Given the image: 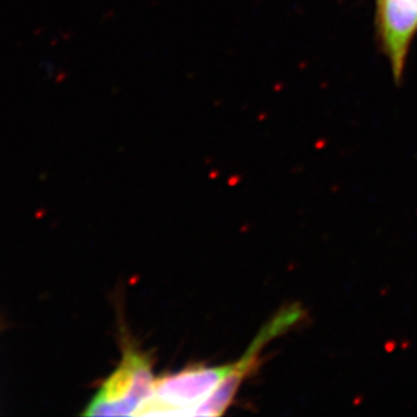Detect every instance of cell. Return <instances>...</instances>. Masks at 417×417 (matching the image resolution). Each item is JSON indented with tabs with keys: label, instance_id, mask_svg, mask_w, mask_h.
I'll list each match as a JSON object with an SVG mask.
<instances>
[{
	"label": "cell",
	"instance_id": "obj_1",
	"mask_svg": "<svg viewBox=\"0 0 417 417\" xmlns=\"http://www.w3.org/2000/svg\"><path fill=\"white\" fill-rule=\"evenodd\" d=\"M153 362L148 352L126 345L122 361L84 411L87 416H137L154 391Z\"/></svg>",
	"mask_w": 417,
	"mask_h": 417
},
{
	"label": "cell",
	"instance_id": "obj_2",
	"mask_svg": "<svg viewBox=\"0 0 417 417\" xmlns=\"http://www.w3.org/2000/svg\"><path fill=\"white\" fill-rule=\"evenodd\" d=\"M378 23L394 74L399 77L417 30V0H378Z\"/></svg>",
	"mask_w": 417,
	"mask_h": 417
}]
</instances>
